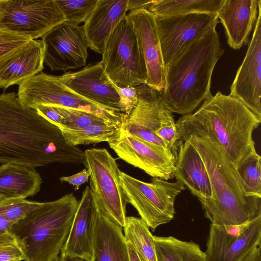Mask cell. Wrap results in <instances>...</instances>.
<instances>
[{
  "mask_svg": "<svg viewBox=\"0 0 261 261\" xmlns=\"http://www.w3.org/2000/svg\"><path fill=\"white\" fill-rule=\"evenodd\" d=\"M224 50L216 28L205 33L165 68L162 100L172 112L189 114L211 94L214 67Z\"/></svg>",
  "mask_w": 261,
  "mask_h": 261,
  "instance_id": "obj_4",
  "label": "cell"
},
{
  "mask_svg": "<svg viewBox=\"0 0 261 261\" xmlns=\"http://www.w3.org/2000/svg\"><path fill=\"white\" fill-rule=\"evenodd\" d=\"M84 160V151L68 144L59 128L36 110L23 106L15 92L0 94L1 164L35 168Z\"/></svg>",
  "mask_w": 261,
  "mask_h": 261,
  "instance_id": "obj_1",
  "label": "cell"
},
{
  "mask_svg": "<svg viewBox=\"0 0 261 261\" xmlns=\"http://www.w3.org/2000/svg\"><path fill=\"white\" fill-rule=\"evenodd\" d=\"M41 184L34 168L11 163L0 166V195L4 199L33 196L39 192Z\"/></svg>",
  "mask_w": 261,
  "mask_h": 261,
  "instance_id": "obj_25",
  "label": "cell"
},
{
  "mask_svg": "<svg viewBox=\"0 0 261 261\" xmlns=\"http://www.w3.org/2000/svg\"><path fill=\"white\" fill-rule=\"evenodd\" d=\"M155 0H128V10L136 11L147 10L153 4Z\"/></svg>",
  "mask_w": 261,
  "mask_h": 261,
  "instance_id": "obj_40",
  "label": "cell"
},
{
  "mask_svg": "<svg viewBox=\"0 0 261 261\" xmlns=\"http://www.w3.org/2000/svg\"><path fill=\"white\" fill-rule=\"evenodd\" d=\"M136 88L138 102L130 114L125 116L121 125L131 134L176 158L171 149L156 135L163 111L167 107L160 93L146 85Z\"/></svg>",
  "mask_w": 261,
  "mask_h": 261,
  "instance_id": "obj_15",
  "label": "cell"
},
{
  "mask_svg": "<svg viewBox=\"0 0 261 261\" xmlns=\"http://www.w3.org/2000/svg\"><path fill=\"white\" fill-rule=\"evenodd\" d=\"M35 110L50 123L61 128L64 125V118L55 106L42 105L37 107Z\"/></svg>",
  "mask_w": 261,
  "mask_h": 261,
  "instance_id": "obj_37",
  "label": "cell"
},
{
  "mask_svg": "<svg viewBox=\"0 0 261 261\" xmlns=\"http://www.w3.org/2000/svg\"><path fill=\"white\" fill-rule=\"evenodd\" d=\"M22 252L16 244L0 245V261H21Z\"/></svg>",
  "mask_w": 261,
  "mask_h": 261,
  "instance_id": "obj_38",
  "label": "cell"
},
{
  "mask_svg": "<svg viewBox=\"0 0 261 261\" xmlns=\"http://www.w3.org/2000/svg\"><path fill=\"white\" fill-rule=\"evenodd\" d=\"M105 71L121 87L145 85L147 71L133 25L126 14L106 41L102 54Z\"/></svg>",
  "mask_w": 261,
  "mask_h": 261,
  "instance_id": "obj_6",
  "label": "cell"
},
{
  "mask_svg": "<svg viewBox=\"0 0 261 261\" xmlns=\"http://www.w3.org/2000/svg\"><path fill=\"white\" fill-rule=\"evenodd\" d=\"M260 241L261 215L241 225L211 224L204 252L206 261H243Z\"/></svg>",
  "mask_w": 261,
  "mask_h": 261,
  "instance_id": "obj_12",
  "label": "cell"
},
{
  "mask_svg": "<svg viewBox=\"0 0 261 261\" xmlns=\"http://www.w3.org/2000/svg\"><path fill=\"white\" fill-rule=\"evenodd\" d=\"M123 228L126 244L132 246L147 261H157L153 236L141 218L126 217Z\"/></svg>",
  "mask_w": 261,
  "mask_h": 261,
  "instance_id": "obj_28",
  "label": "cell"
},
{
  "mask_svg": "<svg viewBox=\"0 0 261 261\" xmlns=\"http://www.w3.org/2000/svg\"><path fill=\"white\" fill-rule=\"evenodd\" d=\"M120 126L100 123L92 124L76 129L67 128L59 129L68 144L77 146L79 145H88L108 142Z\"/></svg>",
  "mask_w": 261,
  "mask_h": 261,
  "instance_id": "obj_29",
  "label": "cell"
},
{
  "mask_svg": "<svg viewBox=\"0 0 261 261\" xmlns=\"http://www.w3.org/2000/svg\"><path fill=\"white\" fill-rule=\"evenodd\" d=\"M90 176V171L86 168L74 175L62 176L60 178V180L62 182H66L72 185L74 187V190L76 191L82 185L88 181Z\"/></svg>",
  "mask_w": 261,
  "mask_h": 261,
  "instance_id": "obj_39",
  "label": "cell"
},
{
  "mask_svg": "<svg viewBox=\"0 0 261 261\" xmlns=\"http://www.w3.org/2000/svg\"><path fill=\"white\" fill-rule=\"evenodd\" d=\"M130 261H147L132 246L127 244Z\"/></svg>",
  "mask_w": 261,
  "mask_h": 261,
  "instance_id": "obj_42",
  "label": "cell"
},
{
  "mask_svg": "<svg viewBox=\"0 0 261 261\" xmlns=\"http://www.w3.org/2000/svg\"><path fill=\"white\" fill-rule=\"evenodd\" d=\"M155 17L166 67L191 44L219 23L217 14Z\"/></svg>",
  "mask_w": 261,
  "mask_h": 261,
  "instance_id": "obj_11",
  "label": "cell"
},
{
  "mask_svg": "<svg viewBox=\"0 0 261 261\" xmlns=\"http://www.w3.org/2000/svg\"><path fill=\"white\" fill-rule=\"evenodd\" d=\"M54 261H90L85 258L60 254Z\"/></svg>",
  "mask_w": 261,
  "mask_h": 261,
  "instance_id": "obj_44",
  "label": "cell"
},
{
  "mask_svg": "<svg viewBox=\"0 0 261 261\" xmlns=\"http://www.w3.org/2000/svg\"><path fill=\"white\" fill-rule=\"evenodd\" d=\"M90 261H130L122 228L97 210Z\"/></svg>",
  "mask_w": 261,
  "mask_h": 261,
  "instance_id": "obj_24",
  "label": "cell"
},
{
  "mask_svg": "<svg viewBox=\"0 0 261 261\" xmlns=\"http://www.w3.org/2000/svg\"><path fill=\"white\" fill-rule=\"evenodd\" d=\"M63 83L79 95L105 108L120 112V97L101 61L77 72L60 76Z\"/></svg>",
  "mask_w": 261,
  "mask_h": 261,
  "instance_id": "obj_18",
  "label": "cell"
},
{
  "mask_svg": "<svg viewBox=\"0 0 261 261\" xmlns=\"http://www.w3.org/2000/svg\"><path fill=\"white\" fill-rule=\"evenodd\" d=\"M96 213L91 189L87 186L78 202L68 238L60 254L91 260Z\"/></svg>",
  "mask_w": 261,
  "mask_h": 261,
  "instance_id": "obj_21",
  "label": "cell"
},
{
  "mask_svg": "<svg viewBox=\"0 0 261 261\" xmlns=\"http://www.w3.org/2000/svg\"><path fill=\"white\" fill-rule=\"evenodd\" d=\"M3 199V197L0 195V200Z\"/></svg>",
  "mask_w": 261,
  "mask_h": 261,
  "instance_id": "obj_46",
  "label": "cell"
},
{
  "mask_svg": "<svg viewBox=\"0 0 261 261\" xmlns=\"http://www.w3.org/2000/svg\"><path fill=\"white\" fill-rule=\"evenodd\" d=\"M259 1L224 0L217 14L232 48L240 49L248 42L257 17Z\"/></svg>",
  "mask_w": 261,
  "mask_h": 261,
  "instance_id": "obj_22",
  "label": "cell"
},
{
  "mask_svg": "<svg viewBox=\"0 0 261 261\" xmlns=\"http://www.w3.org/2000/svg\"><path fill=\"white\" fill-rule=\"evenodd\" d=\"M56 107L64 118V125L61 128L76 129L92 124L100 123L120 126L93 113L79 110Z\"/></svg>",
  "mask_w": 261,
  "mask_h": 261,
  "instance_id": "obj_32",
  "label": "cell"
},
{
  "mask_svg": "<svg viewBox=\"0 0 261 261\" xmlns=\"http://www.w3.org/2000/svg\"><path fill=\"white\" fill-rule=\"evenodd\" d=\"M243 261H261V250L260 246L254 248Z\"/></svg>",
  "mask_w": 261,
  "mask_h": 261,
  "instance_id": "obj_43",
  "label": "cell"
},
{
  "mask_svg": "<svg viewBox=\"0 0 261 261\" xmlns=\"http://www.w3.org/2000/svg\"><path fill=\"white\" fill-rule=\"evenodd\" d=\"M44 46L40 40H31L0 60V88L20 85L44 69Z\"/></svg>",
  "mask_w": 261,
  "mask_h": 261,
  "instance_id": "obj_20",
  "label": "cell"
},
{
  "mask_svg": "<svg viewBox=\"0 0 261 261\" xmlns=\"http://www.w3.org/2000/svg\"><path fill=\"white\" fill-rule=\"evenodd\" d=\"M98 0H56L65 20L79 25L86 21Z\"/></svg>",
  "mask_w": 261,
  "mask_h": 261,
  "instance_id": "obj_31",
  "label": "cell"
},
{
  "mask_svg": "<svg viewBox=\"0 0 261 261\" xmlns=\"http://www.w3.org/2000/svg\"><path fill=\"white\" fill-rule=\"evenodd\" d=\"M261 159L256 152L246 158L236 168L245 192L261 197Z\"/></svg>",
  "mask_w": 261,
  "mask_h": 261,
  "instance_id": "obj_30",
  "label": "cell"
},
{
  "mask_svg": "<svg viewBox=\"0 0 261 261\" xmlns=\"http://www.w3.org/2000/svg\"><path fill=\"white\" fill-rule=\"evenodd\" d=\"M119 97V110L121 113L128 115L138 102L136 87H121L114 84Z\"/></svg>",
  "mask_w": 261,
  "mask_h": 261,
  "instance_id": "obj_36",
  "label": "cell"
},
{
  "mask_svg": "<svg viewBox=\"0 0 261 261\" xmlns=\"http://www.w3.org/2000/svg\"><path fill=\"white\" fill-rule=\"evenodd\" d=\"M41 203L25 199H3L0 200V215L14 224L24 218Z\"/></svg>",
  "mask_w": 261,
  "mask_h": 261,
  "instance_id": "obj_33",
  "label": "cell"
},
{
  "mask_svg": "<svg viewBox=\"0 0 261 261\" xmlns=\"http://www.w3.org/2000/svg\"><path fill=\"white\" fill-rule=\"evenodd\" d=\"M108 143L120 159L152 177L166 180L174 177L176 158L131 134L121 125Z\"/></svg>",
  "mask_w": 261,
  "mask_h": 261,
  "instance_id": "obj_14",
  "label": "cell"
},
{
  "mask_svg": "<svg viewBox=\"0 0 261 261\" xmlns=\"http://www.w3.org/2000/svg\"><path fill=\"white\" fill-rule=\"evenodd\" d=\"M44 62L52 71H66L86 65L89 44L83 25L66 21L44 34Z\"/></svg>",
  "mask_w": 261,
  "mask_h": 261,
  "instance_id": "obj_13",
  "label": "cell"
},
{
  "mask_svg": "<svg viewBox=\"0 0 261 261\" xmlns=\"http://www.w3.org/2000/svg\"><path fill=\"white\" fill-rule=\"evenodd\" d=\"M78 202L73 193L41 204L13 224L9 233L24 261H54L68 238Z\"/></svg>",
  "mask_w": 261,
  "mask_h": 261,
  "instance_id": "obj_5",
  "label": "cell"
},
{
  "mask_svg": "<svg viewBox=\"0 0 261 261\" xmlns=\"http://www.w3.org/2000/svg\"><path fill=\"white\" fill-rule=\"evenodd\" d=\"M120 183L126 203L132 205L149 228L154 231L174 216V201L185 189L179 181L152 178L145 182L120 171Z\"/></svg>",
  "mask_w": 261,
  "mask_h": 261,
  "instance_id": "obj_7",
  "label": "cell"
},
{
  "mask_svg": "<svg viewBox=\"0 0 261 261\" xmlns=\"http://www.w3.org/2000/svg\"><path fill=\"white\" fill-rule=\"evenodd\" d=\"M16 244L13 238L10 234L0 236V245Z\"/></svg>",
  "mask_w": 261,
  "mask_h": 261,
  "instance_id": "obj_45",
  "label": "cell"
},
{
  "mask_svg": "<svg viewBox=\"0 0 261 261\" xmlns=\"http://www.w3.org/2000/svg\"><path fill=\"white\" fill-rule=\"evenodd\" d=\"M260 121L240 100L219 91L210 95L195 112L182 115L176 125L179 140L197 134L212 137L237 168L256 152L252 134Z\"/></svg>",
  "mask_w": 261,
  "mask_h": 261,
  "instance_id": "obj_2",
  "label": "cell"
},
{
  "mask_svg": "<svg viewBox=\"0 0 261 261\" xmlns=\"http://www.w3.org/2000/svg\"><path fill=\"white\" fill-rule=\"evenodd\" d=\"M31 40L26 35L0 28V60L22 47Z\"/></svg>",
  "mask_w": 261,
  "mask_h": 261,
  "instance_id": "obj_35",
  "label": "cell"
},
{
  "mask_svg": "<svg viewBox=\"0 0 261 261\" xmlns=\"http://www.w3.org/2000/svg\"><path fill=\"white\" fill-rule=\"evenodd\" d=\"M84 153L83 163L90 173V188L97 210L123 228L127 203L116 159L106 149H88Z\"/></svg>",
  "mask_w": 261,
  "mask_h": 261,
  "instance_id": "obj_9",
  "label": "cell"
},
{
  "mask_svg": "<svg viewBox=\"0 0 261 261\" xmlns=\"http://www.w3.org/2000/svg\"><path fill=\"white\" fill-rule=\"evenodd\" d=\"M65 21L56 0H0V28L33 40Z\"/></svg>",
  "mask_w": 261,
  "mask_h": 261,
  "instance_id": "obj_10",
  "label": "cell"
},
{
  "mask_svg": "<svg viewBox=\"0 0 261 261\" xmlns=\"http://www.w3.org/2000/svg\"><path fill=\"white\" fill-rule=\"evenodd\" d=\"M128 0H98L83 25L89 47L102 54L109 36L126 14Z\"/></svg>",
  "mask_w": 261,
  "mask_h": 261,
  "instance_id": "obj_23",
  "label": "cell"
},
{
  "mask_svg": "<svg viewBox=\"0 0 261 261\" xmlns=\"http://www.w3.org/2000/svg\"><path fill=\"white\" fill-rule=\"evenodd\" d=\"M174 177L186 186L201 203L212 198V189L206 168L197 150L188 140H179Z\"/></svg>",
  "mask_w": 261,
  "mask_h": 261,
  "instance_id": "obj_19",
  "label": "cell"
},
{
  "mask_svg": "<svg viewBox=\"0 0 261 261\" xmlns=\"http://www.w3.org/2000/svg\"><path fill=\"white\" fill-rule=\"evenodd\" d=\"M17 97L23 106L34 110L42 105L79 110L94 114L118 125H121L125 116L123 113L79 95L67 87L60 76L42 72L19 85Z\"/></svg>",
  "mask_w": 261,
  "mask_h": 261,
  "instance_id": "obj_8",
  "label": "cell"
},
{
  "mask_svg": "<svg viewBox=\"0 0 261 261\" xmlns=\"http://www.w3.org/2000/svg\"><path fill=\"white\" fill-rule=\"evenodd\" d=\"M13 224L0 215V236L10 234L9 231Z\"/></svg>",
  "mask_w": 261,
  "mask_h": 261,
  "instance_id": "obj_41",
  "label": "cell"
},
{
  "mask_svg": "<svg viewBox=\"0 0 261 261\" xmlns=\"http://www.w3.org/2000/svg\"><path fill=\"white\" fill-rule=\"evenodd\" d=\"M157 261H206L199 245L172 236H153Z\"/></svg>",
  "mask_w": 261,
  "mask_h": 261,
  "instance_id": "obj_26",
  "label": "cell"
},
{
  "mask_svg": "<svg viewBox=\"0 0 261 261\" xmlns=\"http://www.w3.org/2000/svg\"><path fill=\"white\" fill-rule=\"evenodd\" d=\"M229 95L261 119V1L252 39L231 85Z\"/></svg>",
  "mask_w": 261,
  "mask_h": 261,
  "instance_id": "obj_16",
  "label": "cell"
},
{
  "mask_svg": "<svg viewBox=\"0 0 261 261\" xmlns=\"http://www.w3.org/2000/svg\"><path fill=\"white\" fill-rule=\"evenodd\" d=\"M130 20L147 71L146 84L161 93L165 86V67L154 16L147 10L131 11Z\"/></svg>",
  "mask_w": 261,
  "mask_h": 261,
  "instance_id": "obj_17",
  "label": "cell"
},
{
  "mask_svg": "<svg viewBox=\"0 0 261 261\" xmlns=\"http://www.w3.org/2000/svg\"><path fill=\"white\" fill-rule=\"evenodd\" d=\"M172 113L167 107L164 109L156 135L171 149L176 156L179 138Z\"/></svg>",
  "mask_w": 261,
  "mask_h": 261,
  "instance_id": "obj_34",
  "label": "cell"
},
{
  "mask_svg": "<svg viewBox=\"0 0 261 261\" xmlns=\"http://www.w3.org/2000/svg\"><path fill=\"white\" fill-rule=\"evenodd\" d=\"M180 140L196 148L207 171L213 196L201 204L211 224L241 225L261 215V197L246 194L236 168L212 137L197 134Z\"/></svg>",
  "mask_w": 261,
  "mask_h": 261,
  "instance_id": "obj_3",
  "label": "cell"
},
{
  "mask_svg": "<svg viewBox=\"0 0 261 261\" xmlns=\"http://www.w3.org/2000/svg\"><path fill=\"white\" fill-rule=\"evenodd\" d=\"M224 0H155L148 11L155 17L192 13L217 14Z\"/></svg>",
  "mask_w": 261,
  "mask_h": 261,
  "instance_id": "obj_27",
  "label": "cell"
}]
</instances>
